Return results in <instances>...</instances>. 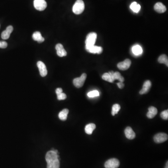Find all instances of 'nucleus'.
Wrapping results in <instances>:
<instances>
[{
    "instance_id": "11",
    "label": "nucleus",
    "mask_w": 168,
    "mask_h": 168,
    "mask_svg": "<svg viewBox=\"0 0 168 168\" xmlns=\"http://www.w3.org/2000/svg\"><path fill=\"white\" fill-rule=\"evenodd\" d=\"M13 31V27L12 26H9L7 27L5 31H3L1 33V38L4 40H6L9 39L10 34Z\"/></svg>"
},
{
    "instance_id": "1",
    "label": "nucleus",
    "mask_w": 168,
    "mask_h": 168,
    "mask_svg": "<svg viewBox=\"0 0 168 168\" xmlns=\"http://www.w3.org/2000/svg\"><path fill=\"white\" fill-rule=\"evenodd\" d=\"M45 160L47 163V168H59V156L58 153L50 150L46 153Z\"/></svg>"
},
{
    "instance_id": "29",
    "label": "nucleus",
    "mask_w": 168,
    "mask_h": 168,
    "mask_svg": "<svg viewBox=\"0 0 168 168\" xmlns=\"http://www.w3.org/2000/svg\"><path fill=\"white\" fill-rule=\"evenodd\" d=\"M140 9H141V6L139 4H137L133 11L135 13H138L140 11Z\"/></svg>"
},
{
    "instance_id": "9",
    "label": "nucleus",
    "mask_w": 168,
    "mask_h": 168,
    "mask_svg": "<svg viewBox=\"0 0 168 168\" xmlns=\"http://www.w3.org/2000/svg\"><path fill=\"white\" fill-rule=\"evenodd\" d=\"M37 66L39 68L40 75L42 77H44L47 74V70L45 64L42 61L37 62Z\"/></svg>"
},
{
    "instance_id": "16",
    "label": "nucleus",
    "mask_w": 168,
    "mask_h": 168,
    "mask_svg": "<svg viewBox=\"0 0 168 168\" xmlns=\"http://www.w3.org/2000/svg\"><path fill=\"white\" fill-rule=\"evenodd\" d=\"M157 109L154 107H150L149 108V112L147 114V116L149 119H153L157 114Z\"/></svg>"
},
{
    "instance_id": "25",
    "label": "nucleus",
    "mask_w": 168,
    "mask_h": 168,
    "mask_svg": "<svg viewBox=\"0 0 168 168\" xmlns=\"http://www.w3.org/2000/svg\"><path fill=\"white\" fill-rule=\"evenodd\" d=\"M87 96L89 98H94L95 97L99 96L100 93L97 90H94L90 92L87 94Z\"/></svg>"
},
{
    "instance_id": "21",
    "label": "nucleus",
    "mask_w": 168,
    "mask_h": 168,
    "mask_svg": "<svg viewBox=\"0 0 168 168\" xmlns=\"http://www.w3.org/2000/svg\"><path fill=\"white\" fill-rule=\"evenodd\" d=\"M158 62L161 64H164L166 65L167 66H168V56L165 55L163 54L162 55L159 56L158 59Z\"/></svg>"
},
{
    "instance_id": "12",
    "label": "nucleus",
    "mask_w": 168,
    "mask_h": 168,
    "mask_svg": "<svg viewBox=\"0 0 168 168\" xmlns=\"http://www.w3.org/2000/svg\"><path fill=\"white\" fill-rule=\"evenodd\" d=\"M151 87V82L149 80H146L144 83L143 85V88L140 91V94H144L149 92L150 90V88Z\"/></svg>"
},
{
    "instance_id": "4",
    "label": "nucleus",
    "mask_w": 168,
    "mask_h": 168,
    "mask_svg": "<svg viewBox=\"0 0 168 168\" xmlns=\"http://www.w3.org/2000/svg\"><path fill=\"white\" fill-rule=\"evenodd\" d=\"M86 77H87V75L86 74L83 73L79 78H74L73 80V83L74 85V86L77 88H78L82 87L84 84L85 80H86Z\"/></svg>"
},
{
    "instance_id": "15",
    "label": "nucleus",
    "mask_w": 168,
    "mask_h": 168,
    "mask_svg": "<svg viewBox=\"0 0 168 168\" xmlns=\"http://www.w3.org/2000/svg\"><path fill=\"white\" fill-rule=\"evenodd\" d=\"M154 9L157 13H163L166 11V7L162 3L159 2L154 6Z\"/></svg>"
},
{
    "instance_id": "10",
    "label": "nucleus",
    "mask_w": 168,
    "mask_h": 168,
    "mask_svg": "<svg viewBox=\"0 0 168 168\" xmlns=\"http://www.w3.org/2000/svg\"><path fill=\"white\" fill-rule=\"evenodd\" d=\"M56 54L60 57H63L67 55V52L61 44H57L56 46Z\"/></svg>"
},
{
    "instance_id": "33",
    "label": "nucleus",
    "mask_w": 168,
    "mask_h": 168,
    "mask_svg": "<svg viewBox=\"0 0 168 168\" xmlns=\"http://www.w3.org/2000/svg\"><path fill=\"white\" fill-rule=\"evenodd\" d=\"M164 168H168V162L167 161V163H166L165 166Z\"/></svg>"
},
{
    "instance_id": "17",
    "label": "nucleus",
    "mask_w": 168,
    "mask_h": 168,
    "mask_svg": "<svg viewBox=\"0 0 168 168\" xmlns=\"http://www.w3.org/2000/svg\"><path fill=\"white\" fill-rule=\"evenodd\" d=\"M32 39L35 41H37L39 43H41L44 41V39L42 37L41 33L39 31L34 32L32 35Z\"/></svg>"
},
{
    "instance_id": "13",
    "label": "nucleus",
    "mask_w": 168,
    "mask_h": 168,
    "mask_svg": "<svg viewBox=\"0 0 168 168\" xmlns=\"http://www.w3.org/2000/svg\"><path fill=\"white\" fill-rule=\"evenodd\" d=\"M125 134L126 137L129 140H133L135 137V133L130 127H127L125 129Z\"/></svg>"
},
{
    "instance_id": "28",
    "label": "nucleus",
    "mask_w": 168,
    "mask_h": 168,
    "mask_svg": "<svg viewBox=\"0 0 168 168\" xmlns=\"http://www.w3.org/2000/svg\"><path fill=\"white\" fill-rule=\"evenodd\" d=\"M7 46H8V44H7V42H6L5 41L0 42V48L5 49V48H7Z\"/></svg>"
},
{
    "instance_id": "8",
    "label": "nucleus",
    "mask_w": 168,
    "mask_h": 168,
    "mask_svg": "<svg viewBox=\"0 0 168 168\" xmlns=\"http://www.w3.org/2000/svg\"><path fill=\"white\" fill-rule=\"evenodd\" d=\"M131 64V60L129 59H126L124 61L118 63L117 67L120 70L122 71H125L129 68Z\"/></svg>"
},
{
    "instance_id": "19",
    "label": "nucleus",
    "mask_w": 168,
    "mask_h": 168,
    "mask_svg": "<svg viewBox=\"0 0 168 168\" xmlns=\"http://www.w3.org/2000/svg\"><path fill=\"white\" fill-rule=\"evenodd\" d=\"M69 110L68 109H63L58 114V117L62 121H66L67 118Z\"/></svg>"
},
{
    "instance_id": "7",
    "label": "nucleus",
    "mask_w": 168,
    "mask_h": 168,
    "mask_svg": "<svg viewBox=\"0 0 168 168\" xmlns=\"http://www.w3.org/2000/svg\"><path fill=\"white\" fill-rule=\"evenodd\" d=\"M168 140V135L163 133H157L154 137L155 142L157 143H164Z\"/></svg>"
},
{
    "instance_id": "24",
    "label": "nucleus",
    "mask_w": 168,
    "mask_h": 168,
    "mask_svg": "<svg viewBox=\"0 0 168 168\" xmlns=\"http://www.w3.org/2000/svg\"><path fill=\"white\" fill-rule=\"evenodd\" d=\"M114 80H118L120 82H123L124 81V78L119 72H114Z\"/></svg>"
},
{
    "instance_id": "6",
    "label": "nucleus",
    "mask_w": 168,
    "mask_h": 168,
    "mask_svg": "<svg viewBox=\"0 0 168 168\" xmlns=\"http://www.w3.org/2000/svg\"><path fill=\"white\" fill-rule=\"evenodd\" d=\"M34 6L37 10L43 11L47 7V3L45 0H34Z\"/></svg>"
},
{
    "instance_id": "18",
    "label": "nucleus",
    "mask_w": 168,
    "mask_h": 168,
    "mask_svg": "<svg viewBox=\"0 0 168 168\" xmlns=\"http://www.w3.org/2000/svg\"><path fill=\"white\" fill-rule=\"evenodd\" d=\"M96 128V125L94 123H90L87 124L85 127V132L88 135H91L94 130Z\"/></svg>"
},
{
    "instance_id": "2",
    "label": "nucleus",
    "mask_w": 168,
    "mask_h": 168,
    "mask_svg": "<svg viewBox=\"0 0 168 168\" xmlns=\"http://www.w3.org/2000/svg\"><path fill=\"white\" fill-rule=\"evenodd\" d=\"M85 9V4L82 0H77L72 7V11L76 15L83 13Z\"/></svg>"
},
{
    "instance_id": "32",
    "label": "nucleus",
    "mask_w": 168,
    "mask_h": 168,
    "mask_svg": "<svg viewBox=\"0 0 168 168\" xmlns=\"http://www.w3.org/2000/svg\"><path fill=\"white\" fill-rule=\"evenodd\" d=\"M61 92H63V90L61 88H58L56 90V95L58 94H60Z\"/></svg>"
},
{
    "instance_id": "26",
    "label": "nucleus",
    "mask_w": 168,
    "mask_h": 168,
    "mask_svg": "<svg viewBox=\"0 0 168 168\" xmlns=\"http://www.w3.org/2000/svg\"><path fill=\"white\" fill-rule=\"evenodd\" d=\"M161 117L163 119L165 120H167L168 119V110H166L163 111L161 114Z\"/></svg>"
},
{
    "instance_id": "23",
    "label": "nucleus",
    "mask_w": 168,
    "mask_h": 168,
    "mask_svg": "<svg viewBox=\"0 0 168 168\" xmlns=\"http://www.w3.org/2000/svg\"><path fill=\"white\" fill-rule=\"evenodd\" d=\"M120 109H121V106H120V105L118 104L114 105L112 107V116H114L116 114H117Z\"/></svg>"
},
{
    "instance_id": "30",
    "label": "nucleus",
    "mask_w": 168,
    "mask_h": 168,
    "mask_svg": "<svg viewBox=\"0 0 168 168\" xmlns=\"http://www.w3.org/2000/svg\"><path fill=\"white\" fill-rule=\"evenodd\" d=\"M137 4V3H136V2H135V1L132 3L131 5H130V8L131 9V10H133V9L135 8V7L136 6V5Z\"/></svg>"
},
{
    "instance_id": "5",
    "label": "nucleus",
    "mask_w": 168,
    "mask_h": 168,
    "mask_svg": "<svg viewBox=\"0 0 168 168\" xmlns=\"http://www.w3.org/2000/svg\"><path fill=\"white\" fill-rule=\"evenodd\" d=\"M119 161L116 158H111L106 162L104 166L105 168H118L120 166Z\"/></svg>"
},
{
    "instance_id": "31",
    "label": "nucleus",
    "mask_w": 168,
    "mask_h": 168,
    "mask_svg": "<svg viewBox=\"0 0 168 168\" xmlns=\"http://www.w3.org/2000/svg\"><path fill=\"white\" fill-rule=\"evenodd\" d=\"M117 85L119 88L120 89L123 88L124 86V84L123 83V82H119V83L117 84Z\"/></svg>"
},
{
    "instance_id": "3",
    "label": "nucleus",
    "mask_w": 168,
    "mask_h": 168,
    "mask_svg": "<svg viewBox=\"0 0 168 168\" xmlns=\"http://www.w3.org/2000/svg\"><path fill=\"white\" fill-rule=\"evenodd\" d=\"M97 35L95 32H91L86 37V49H87L91 46L94 45L96 40Z\"/></svg>"
},
{
    "instance_id": "27",
    "label": "nucleus",
    "mask_w": 168,
    "mask_h": 168,
    "mask_svg": "<svg viewBox=\"0 0 168 168\" xmlns=\"http://www.w3.org/2000/svg\"><path fill=\"white\" fill-rule=\"evenodd\" d=\"M66 95L63 92H61L60 94H57V98L58 100H64L66 99Z\"/></svg>"
},
{
    "instance_id": "20",
    "label": "nucleus",
    "mask_w": 168,
    "mask_h": 168,
    "mask_svg": "<svg viewBox=\"0 0 168 168\" xmlns=\"http://www.w3.org/2000/svg\"><path fill=\"white\" fill-rule=\"evenodd\" d=\"M132 51L135 55H139L143 52V49L140 45H135L133 47Z\"/></svg>"
},
{
    "instance_id": "14",
    "label": "nucleus",
    "mask_w": 168,
    "mask_h": 168,
    "mask_svg": "<svg viewBox=\"0 0 168 168\" xmlns=\"http://www.w3.org/2000/svg\"><path fill=\"white\" fill-rule=\"evenodd\" d=\"M89 52L93 53V54H95V53H97V54H101L103 51L102 48L100 46H91L90 47L87 48L86 49Z\"/></svg>"
},
{
    "instance_id": "22",
    "label": "nucleus",
    "mask_w": 168,
    "mask_h": 168,
    "mask_svg": "<svg viewBox=\"0 0 168 168\" xmlns=\"http://www.w3.org/2000/svg\"><path fill=\"white\" fill-rule=\"evenodd\" d=\"M102 78L104 80L110 82V83H113L114 82V81L113 80V78H112V76L109 72L104 73L102 76Z\"/></svg>"
}]
</instances>
